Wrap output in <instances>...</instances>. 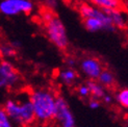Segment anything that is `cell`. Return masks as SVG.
<instances>
[{"label":"cell","instance_id":"obj_4","mask_svg":"<svg viewBox=\"0 0 128 127\" xmlns=\"http://www.w3.org/2000/svg\"><path fill=\"white\" fill-rule=\"evenodd\" d=\"M21 77L14 64L10 60H0V92L17 88Z\"/></svg>","mask_w":128,"mask_h":127},{"label":"cell","instance_id":"obj_20","mask_svg":"<svg viewBox=\"0 0 128 127\" xmlns=\"http://www.w3.org/2000/svg\"><path fill=\"white\" fill-rule=\"evenodd\" d=\"M54 15H55V14H54L52 10H46V8H45V10L41 12V20H42L43 23H45V22L49 21L50 19L52 18Z\"/></svg>","mask_w":128,"mask_h":127},{"label":"cell","instance_id":"obj_6","mask_svg":"<svg viewBox=\"0 0 128 127\" xmlns=\"http://www.w3.org/2000/svg\"><path fill=\"white\" fill-rule=\"evenodd\" d=\"M53 119L56 120L60 127H76V121L73 112L69 106L67 100L60 96L56 97L55 110Z\"/></svg>","mask_w":128,"mask_h":127},{"label":"cell","instance_id":"obj_2","mask_svg":"<svg viewBox=\"0 0 128 127\" xmlns=\"http://www.w3.org/2000/svg\"><path fill=\"white\" fill-rule=\"evenodd\" d=\"M28 97L36 120L46 123L53 119L56 96L52 90L47 88H38L28 94Z\"/></svg>","mask_w":128,"mask_h":127},{"label":"cell","instance_id":"obj_12","mask_svg":"<svg viewBox=\"0 0 128 127\" xmlns=\"http://www.w3.org/2000/svg\"><path fill=\"white\" fill-rule=\"evenodd\" d=\"M90 3L103 10H117L121 8V6H122L121 0H90Z\"/></svg>","mask_w":128,"mask_h":127},{"label":"cell","instance_id":"obj_19","mask_svg":"<svg viewBox=\"0 0 128 127\" xmlns=\"http://www.w3.org/2000/svg\"><path fill=\"white\" fill-rule=\"evenodd\" d=\"M77 94L79 95L81 98H88V97H90V90H88L86 84H81V86H78Z\"/></svg>","mask_w":128,"mask_h":127},{"label":"cell","instance_id":"obj_14","mask_svg":"<svg viewBox=\"0 0 128 127\" xmlns=\"http://www.w3.org/2000/svg\"><path fill=\"white\" fill-rule=\"evenodd\" d=\"M97 81L103 88H110L116 84V77H114V74L110 71V70L103 69V71H102L100 73V75L98 76Z\"/></svg>","mask_w":128,"mask_h":127},{"label":"cell","instance_id":"obj_16","mask_svg":"<svg viewBox=\"0 0 128 127\" xmlns=\"http://www.w3.org/2000/svg\"><path fill=\"white\" fill-rule=\"evenodd\" d=\"M114 99H116V101L121 107H123V108H127L128 107V90L125 88L119 90L117 92V94H116Z\"/></svg>","mask_w":128,"mask_h":127},{"label":"cell","instance_id":"obj_24","mask_svg":"<svg viewBox=\"0 0 128 127\" xmlns=\"http://www.w3.org/2000/svg\"><path fill=\"white\" fill-rule=\"evenodd\" d=\"M0 60H1V56H0Z\"/></svg>","mask_w":128,"mask_h":127},{"label":"cell","instance_id":"obj_15","mask_svg":"<svg viewBox=\"0 0 128 127\" xmlns=\"http://www.w3.org/2000/svg\"><path fill=\"white\" fill-rule=\"evenodd\" d=\"M17 48L12 45V43H1L0 44V56L6 58H12L16 56Z\"/></svg>","mask_w":128,"mask_h":127},{"label":"cell","instance_id":"obj_22","mask_svg":"<svg viewBox=\"0 0 128 127\" xmlns=\"http://www.w3.org/2000/svg\"><path fill=\"white\" fill-rule=\"evenodd\" d=\"M66 64H67V67L69 68H74L75 67V60L72 58H68L66 60Z\"/></svg>","mask_w":128,"mask_h":127},{"label":"cell","instance_id":"obj_3","mask_svg":"<svg viewBox=\"0 0 128 127\" xmlns=\"http://www.w3.org/2000/svg\"><path fill=\"white\" fill-rule=\"evenodd\" d=\"M45 32L48 40L60 50H66L69 47V38L65 24L57 16H53L49 21L44 23Z\"/></svg>","mask_w":128,"mask_h":127},{"label":"cell","instance_id":"obj_21","mask_svg":"<svg viewBox=\"0 0 128 127\" xmlns=\"http://www.w3.org/2000/svg\"><path fill=\"white\" fill-rule=\"evenodd\" d=\"M88 106H90V108H92V110H98L99 107L101 106V102H100V100H98V99L92 98L91 100L88 101Z\"/></svg>","mask_w":128,"mask_h":127},{"label":"cell","instance_id":"obj_7","mask_svg":"<svg viewBox=\"0 0 128 127\" xmlns=\"http://www.w3.org/2000/svg\"><path fill=\"white\" fill-rule=\"evenodd\" d=\"M79 15L81 16L82 19H86V18H96L99 19L103 22L106 26L108 27L110 31H114V27L112 26V24L110 22V19L108 17L107 12L103 10H101L97 6H95L91 3H81L78 8Z\"/></svg>","mask_w":128,"mask_h":127},{"label":"cell","instance_id":"obj_18","mask_svg":"<svg viewBox=\"0 0 128 127\" xmlns=\"http://www.w3.org/2000/svg\"><path fill=\"white\" fill-rule=\"evenodd\" d=\"M43 3H44V6L46 10L53 12L57 6H58L60 0H43Z\"/></svg>","mask_w":128,"mask_h":127},{"label":"cell","instance_id":"obj_11","mask_svg":"<svg viewBox=\"0 0 128 127\" xmlns=\"http://www.w3.org/2000/svg\"><path fill=\"white\" fill-rule=\"evenodd\" d=\"M84 25L86 29L91 31V32H97V31H100V30L110 31L108 27L103 22H102L101 20H99V19H96V18L84 19Z\"/></svg>","mask_w":128,"mask_h":127},{"label":"cell","instance_id":"obj_13","mask_svg":"<svg viewBox=\"0 0 128 127\" xmlns=\"http://www.w3.org/2000/svg\"><path fill=\"white\" fill-rule=\"evenodd\" d=\"M86 86L90 90V96H92V98L100 100L106 94L105 88L102 86L97 80H88L86 82Z\"/></svg>","mask_w":128,"mask_h":127},{"label":"cell","instance_id":"obj_10","mask_svg":"<svg viewBox=\"0 0 128 127\" xmlns=\"http://www.w3.org/2000/svg\"><path fill=\"white\" fill-rule=\"evenodd\" d=\"M58 80L62 82V84H66V86H71L73 84L74 82L77 80V77H78V74H77V71L74 69V68H65L60 70L58 72Z\"/></svg>","mask_w":128,"mask_h":127},{"label":"cell","instance_id":"obj_17","mask_svg":"<svg viewBox=\"0 0 128 127\" xmlns=\"http://www.w3.org/2000/svg\"><path fill=\"white\" fill-rule=\"evenodd\" d=\"M0 127H16L2 107H0Z\"/></svg>","mask_w":128,"mask_h":127},{"label":"cell","instance_id":"obj_23","mask_svg":"<svg viewBox=\"0 0 128 127\" xmlns=\"http://www.w3.org/2000/svg\"><path fill=\"white\" fill-rule=\"evenodd\" d=\"M102 100H103V102L106 103V104H110L112 103V97L110 96V95H108V94H105L103 98H102Z\"/></svg>","mask_w":128,"mask_h":127},{"label":"cell","instance_id":"obj_9","mask_svg":"<svg viewBox=\"0 0 128 127\" xmlns=\"http://www.w3.org/2000/svg\"><path fill=\"white\" fill-rule=\"evenodd\" d=\"M107 12L108 17L110 19V22L112 24V26L114 27V29H124L127 25V18L125 12L121 10V8H117V10H105Z\"/></svg>","mask_w":128,"mask_h":127},{"label":"cell","instance_id":"obj_5","mask_svg":"<svg viewBox=\"0 0 128 127\" xmlns=\"http://www.w3.org/2000/svg\"><path fill=\"white\" fill-rule=\"evenodd\" d=\"M34 10L31 0H0V14L5 17L28 15Z\"/></svg>","mask_w":128,"mask_h":127},{"label":"cell","instance_id":"obj_1","mask_svg":"<svg viewBox=\"0 0 128 127\" xmlns=\"http://www.w3.org/2000/svg\"><path fill=\"white\" fill-rule=\"evenodd\" d=\"M2 108L15 126L27 127L36 121L28 93H22L6 99Z\"/></svg>","mask_w":128,"mask_h":127},{"label":"cell","instance_id":"obj_8","mask_svg":"<svg viewBox=\"0 0 128 127\" xmlns=\"http://www.w3.org/2000/svg\"><path fill=\"white\" fill-rule=\"evenodd\" d=\"M79 67L82 74L90 80H97L98 76L104 69L100 60L94 58V56H86V58H82Z\"/></svg>","mask_w":128,"mask_h":127}]
</instances>
